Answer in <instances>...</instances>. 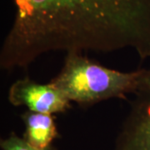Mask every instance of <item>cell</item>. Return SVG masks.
Segmentation results:
<instances>
[{
	"mask_svg": "<svg viewBox=\"0 0 150 150\" xmlns=\"http://www.w3.org/2000/svg\"><path fill=\"white\" fill-rule=\"evenodd\" d=\"M14 7L2 69H26L54 51L129 49L142 61L150 58V0H14Z\"/></svg>",
	"mask_w": 150,
	"mask_h": 150,
	"instance_id": "cell-1",
	"label": "cell"
},
{
	"mask_svg": "<svg viewBox=\"0 0 150 150\" xmlns=\"http://www.w3.org/2000/svg\"><path fill=\"white\" fill-rule=\"evenodd\" d=\"M143 69L121 72L93 62L83 54H66L59 74L49 82L70 102L91 104L113 98L127 99L140 80Z\"/></svg>",
	"mask_w": 150,
	"mask_h": 150,
	"instance_id": "cell-2",
	"label": "cell"
},
{
	"mask_svg": "<svg viewBox=\"0 0 150 150\" xmlns=\"http://www.w3.org/2000/svg\"><path fill=\"white\" fill-rule=\"evenodd\" d=\"M112 150H150V68L143 69Z\"/></svg>",
	"mask_w": 150,
	"mask_h": 150,
	"instance_id": "cell-3",
	"label": "cell"
},
{
	"mask_svg": "<svg viewBox=\"0 0 150 150\" xmlns=\"http://www.w3.org/2000/svg\"><path fill=\"white\" fill-rule=\"evenodd\" d=\"M8 99L15 107L25 106L28 111L52 115L65 112L71 103L49 83L41 84L28 78L18 79L10 86Z\"/></svg>",
	"mask_w": 150,
	"mask_h": 150,
	"instance_id": "cell-4",
	"label": "cell"
},
{
	"mask_svg": "<svg viewBox=\"0 0 150 150\" xmlns=\"http://www.w3.org/2000/svg\"><path fill=\"white\" fill-rule=\"evenodd\" d=\"M25 125L23 139L33 146L45 149L53 145L59 132L52 114L28 111L23 116Z\"/></svg>",
	"mask_w": 150,
	"mask_h": 150,
	"instance_id": "cell-5",
	"label": "cell"
},
{
	"mask_svg": "<svg viewBox=\"0 0 150 150\" xmlns=\"http://www.w3.org/2000/svg\"><path fill=\"white\" fill-rule=\"evenodd\" d=\"M0 148L2 150H57L53 145L45 149L36 148L13 132L7 138L1 139Z\"/></svg>",
	"mask_w": 150,
	"mask_h": 150,
	"instance_id": "cell-6",
	"label": "cell"
}]
</instances>
